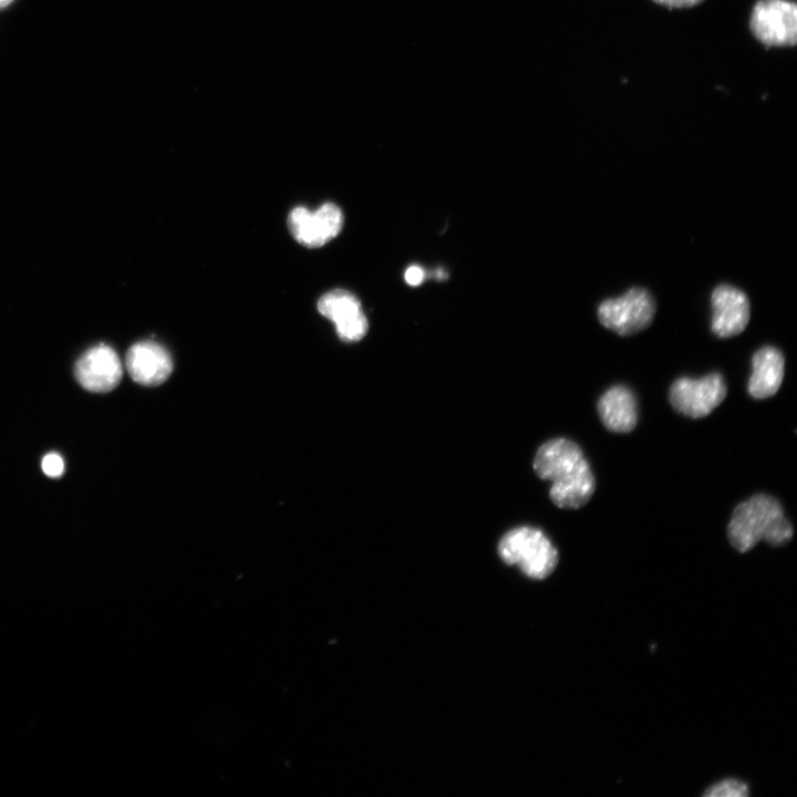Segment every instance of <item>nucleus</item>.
Masks as SVG:
<instances>
[{
	"mask_svg": "<svg viewBox=\"0 0 797 797\" xmlns=\"http://www.w3.org/2000/svg\"><path fill=\"white\" fill-rule=\"evenodd\" d=\"M13 0H0V9L9 6Z\"/></svg>",
	"mask_w": 797,
	"mask_h": 797,
	"instance_id": "nucleus-18",
	"label": "nucleus"
},
{
	"mask_svg": "<svg viewBox=\"0 0 797 797\" xmlns=\"http://www.w3.org/2000/svg\"><path fill=\"white\" fill-rule=\"evenodd\" d=\"M404 278L410 286H418L425 279V271L420 266L414 265L406 269Z\"/></svg>",
	"mask_w": 797,
	"mask_h": 797,
	"instance_id": "nucleus-16",
	"label": "nucleus"
},
{
	"mask_svg": "<svg viewBox=\"0 0 797 797\" xmlns=\"http://www.w3.org/2000/svg\"><path fill=\"white\" fill-rule=\"evenodd\" d=\"M498 553L504 562L517 566L532 579H544L558 563V551L550 539L538 528L521 526L506 532Z\"/></svg>",
	"mask_w": 797,
	"mask_h": 797,
	"instance_id": "nucleus-3",
	"label": "nucleus"
},
{
	"mask_svg": "<svg viewBox=\"0 0 797 797\" xmlns=\"http://www.w3.org/2000/svg\"><path fill=\"white\" fill-rule=\"evenodd\" d=\"M654 2L667 8H691L700 4L704 0H653Z\"/></svg>",
	"mask_w": 797,
	"mask_h": 797,
	"instance_id": "nucleus-17",
	"label": "nucleus"
},
{
	"mask_svg": "<svg viewBox=\"0 0 797 797\" xmlns=\"http://www.w3.org/2000/svg\"><path fill=\"white\" fill-rule=\"evenodd\" d=\"M713 333L720 338L739 334L746 328L751 317V306L746 294L729 284H720L712 292Z\"/></svg>",
	"mask_w": 797,
	"mask_h": 797,
	"instance_id": "nucleus-10",
	"label": "nucleus"
},
{
	"mask_svg": "<svg viewBox=\"0 0 797 797\" xmlns=\"http://www.w3.org/2000/svg\"><path fill=\"white\" fill-rule=\"evenodd\" d=\"M603 425L614 433L631 432L638 422L636 401L630 389L615 385L605 391L598 402Z\"/></svg>",
	"mask_w": 797,
	"mask_h": 797,
	"instance_id": "nucleus-13",
	"label": "nucleus"
},
{
	"mask_svg": "<svg viewBox=\"0 0 797 797\" xmlns=\"http://www.w3.org/2000/svg\"><path fill=\"white\" fill-rule=\"evenodd\" d=\"M123 368L116 352L106 344H99L84 352L76 361L74 375L87 391L104 393L117 386Z\"/></svg>",
	"mask_w": 797,
	"mask_h": 797,
	"instance_id": "nucleus-8",
	"label": "nucleus"
},
{
	"mask_svg": "<svg viewBox=\"0 0 797 797\" xmlns=\"http://www.w3.org/2000/svg\"><path fill=\"white\" fill-rule=\"evenodd\" d=\"M752 366L747 384L751 396L758 400L773 396L784 377L785 360L782 352L770 345L763 346L754 353Z\"/></svg>",
	"mask_w": 797,
	"mask_h": 797,
	"instance_id": "nucleus-12",
	"label": "nucleus"
},
{
	"mask_svg": "<svg viewBox=\"0 0 797 797\" xmlns=\"http://www.w3.org/2000/svg\"><path fill=\"white\" fill-rule=\"evenodd\" d=\"M726 384L720 373L701 379L680 377L670 387L669 398L675 411L692 417L707 416L725 398Z\"/></svg>",
	"mask_w": 797,
	"mask_h": 797,
	"instance_id": "nucleus-6",
	"label": "nucleus"
},
{
	"mask_svg": "<svg viewBox=\"0 0 797 797\" xmlns=\"http://www.w3.org/2000/svg\"><path fill=\"white\" fill-rule=\"evenodd\" d=\"M319 312L331 320L344 342L363 339L369 324L358 298L351 292L335 289L324 293L318 301Z\"/></svg>",
	"mask_w": 797,
	"mask_h": 797,
	"instance_id": "nucleus-9",
	"label": "nucleus"
},
{
	"mask_svg": "<svg viewBox=\"0 0 797 797\" xmlns=\"http://www.w3.org/2000/svg\"><path fill=\"white\" fill-rule=\"evenodd\" d=\"M43 473L49 477H60L64 472V460L58 453L46 454L41 463Z\"/></svg>",
	"mask_w": 797,
	"mask_h": 797,
	"instance_id": "nucleus-15",
	"label": "nucleus"
},
{
	"mask_svg": "<svg viewBox=\"0 0 797 797\" xmlns=\"http://www.w3.org/2000/svg\"><path fill=\"white\" fill-rule=\"evenodd\" d=\"M753 35L767 46H795L797 6L789 0H759L752 11Z\"/></svg>",
	"mask_w": 797,
	"mask_h": 797,
	"instance_id": "nucleus-5",
	"label": "nucleus"
},
{
	"mask_svg": "<svg viewBox=\"0 0 797 797\" xmlns=\"http://www.w3.org/2000/svg\"><path fill=\"white\" fill-rule=\"evenodd\" d=\"M748 786L737 779L728 778L715 783L710 786L704 796L706 797H746L748 796Z\"/></svg>",
	"mask_w": 797,
	"mask_h": 797,
	"instance_id": "nucleus-14",
	"label": "nucleus"
},
{
	"mask_svg": "<svg viewBox=\"0 0 797 797\" xmlns=\"http://www.w3.org/2000/svg\"><path fill=\"white\" fill-rule=\"evenodd\" d=\"M125 365L131 377L145 386L162 384L173 371L169 353L153 341L133 344L126 353Z\"/></svg>",
	"mask_w": 797,
	"mask_h": 797,
	"instance_id": "nucleus-11",
	"label": "nucleus"
},
{
	"mask_svg": "<svg viewBox=\"0 0 797 797\" xmlns=\"http://www.w3.org/2000/svg\"><path fill=\"white\" fill-rule=\"evenodd\" d=\"M793 534L779 501L765 494L738 504L727 527L729 544L739 552L748 551L760 540L772 546L786 545Z\"/></svg>",
	"mask_w": 797,
	"mask_h": 797,
	"instance_id": "nucleus-2",
	"label": "nucleus"
},
{
	"mask_svg": "<svg viewBox=\"0 0 797 797\" xmlns=\"http://www.w3.org/2000/svg\"><path fill=\"white\" fill-rule=\"evenodd\" d=\"M536 474L551 482L549 496L562 509L584 506L596 489L594 476L579 446L567 438L542 444L534 459Z\"/></svg>",
	"mask_w": 797,
	"mask_h": 797,
	"instance_id": "nucleus-1",
	"label": "nucleus"
},
{
	"mask_svg": "<svg viewBox=\"0 0 797 797\" xmlns=\"http://www.w3.org/2000/svg\"><path fill=\"white\" fill-rule=\"evenodd\" d=\"M654 314L652 296L646 289L638 287L618 298L607 299L598 307L600 323L620 335L642 331L652 322Z\"/></svg>",
	"mask_w": 797,
	"mask_h": 797,
	"instance_id": "nucleus-4",
	"label": "nucleus"
},
{
	"mask_svg": "<svg viewBox=\"0 0 797 797\" xmlns=\"http://www.w3.org/2000/svg\"><path fill=\"white\" fill-rule=\"evenodd\" d=\"M344 217L341 209L325 203L315 210L298 206L288 216V228L292 237L310 248L321 247L339 235Z\"/></svg>",
	"mask_w": 797,
	"mask_h": 797,
	"instance_id": "nucleus-7",
	"label": "nucleus"
}]
</instances>
